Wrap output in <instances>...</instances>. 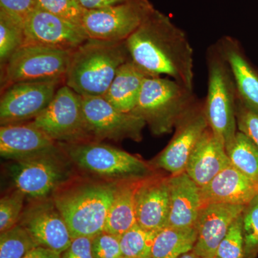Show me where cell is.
Returning a JSON list of instances; mask_svg holds the SVG:
<instances>
[{
    "instance_id": "obj_8",
    "label": "cell",
    "mask_w": 258,
    "mask_h": 258,
    "mask_svg": "<svg viewBox=\"0 0 258 258\" xmlns=\"http://www.w3.org/2000/svg\"><path fill=\"white\" fill-rule=\"evenodd\" d=\"M82 96L66 84L56 91L48 106L30 121L57 143L92 141L84 113Z\"/></svg>"
},
{
    "instance_id": "obj_38",
    "label": "cell",
    "mask_w": 258,
    "mask_h": 258,
    "mask_svg": "<svg viewBox=\"0 0 258 258\" xmlns=\"http://www.w3.org/2000/svg\"><path fill=\"white\" fill-rule=\"evenodd\" d=\"M128 1V0H79L83 9L86 10L102 9L122 4Z\"/></svg>"
},
{
    "instance_id": "obj_6",
    "label": "cell",
    "mask_w": 258,
    "mask_h": 258,
    "mask_svg": "<svg viewBox=\"0 0 258 258\" xmlns=\"http://www.w3.org/2000/svg\"><path fill=\"white\" fill-rule=\"evenodd\" d=\"M206 57L208 87L204 111L209 127L226 147L238 132L236 118L238 94L228 64L216 44L209 47Z\"/></svg>"
},
{
    "instance_id": "obj_7",
    "label": "cell",
    "mask_w": 258,
    "mask_h": 258,
    "mask_svg": "<svg viewBox=\"0 0 258 258\" xmlns=\"http://www.w3.org/2000/svg\"><path fill=\"white\" fill-rule=\"evenodd\" d=\"M72 51L25 45L2 68L5 88L17 83L64 82Z\"/></svg>"
},
{
    "instance_id": "obj_39",
    "label": "cell",
    "mask_w": 258,
    "mask_h": 258,
    "mask_svg": "<svg viewBox=\"0 0 258 258\" xmlns=\"http://www.w3.org/2000/svg\"><path fill=\"white\" fill-rule=\"evenodd\" d=\"M23 258H62V254L52 249L38 246L32 249Z\"/></svg>"
},
{
    "instance_id": "obj_40",
    "label": "cell",
    "mask_w": 258,
    "mask_h": 258,
    "mask_svg": "<svg viewBox=\"0 0 258 258\" xmlns=\"http://www.w3.org/2000/svg\"><path fill=\"white\" fill-rule=\"evenodd\" d=\"M178 258H202L200 257V256H198V254L194 252L193 251H190V252H187V253H185L182 254V255L180 256V257Z\"/></svg>"
},
{
    "instance_id": "obj_26",
    "label": "cell",
    "mask_w": 258,
    "mask_h": 258,
    "mask_svg": "<svg viewBox=\"0 0 258 258\" xmlns=\"http://www.w3.org/2000/svg\"><path fill=\"white\" fill-rule=\"evenodd\" d=\"M231 164L258 187V149L244 134L237 132L225 147Z\"/></svg>"
},
{
    "instance_id": "obj_25",
    "label": "cell",
    "mask_w": 258,
    "mask_h": 258,
    "mask_svg": "<svg viewBox=\"0 0 258 258\" xmlns=\"http://www.w3.org/2000/svg\"><path fill=\"white\" fill-rule=\"evenodd\" d=\"M197 237L198 232L195 227H166L156 235L150 258H178L193 250Z\"/></svg>"
},
{
    "instance_id": "obj_36",
    "label": "cell",
    "mask_w": 258,
    "mask_h": 258,
    "mask_svg": "<svg viewBox=\"0 0 258 258\" xmlns=\"http://www.w3.org/2000/svg\"><path fill=\"white\" fill-rule=\"evenodd\" d=\"M35 8V0H0V10L23 24Z\"/></svg>"
},
{
    "instance_id": "obj_34",
    "label": "cell",
    "mask_w": 258,
    "mask_h": 258,
    "mask_svg": "<svg viewBox=\"0 0 258 258\" xmlns=\"http://www.w3.org/2000/svg\"><path fill=\"white\" fill-rule=\"evenodd\" d=\"M237 130L248 137L258 149V108L237 99L236 106Z\"/></svg>"
},
{
    "instance_id": "obj_15",
    "label": "cell",
    "mask_w": 258,
    "mask_h": 258,
    "mask_svg": "<svg viewBox=\"0 0 258 258\" xmlns=\"http://www.w3.org/2000/svg\"><path fill=\"white\" fill-rule=\"evenodd\" d=\"M25 45L73 51L89 37L81 25L35 8L24 23Z\"/></svg>"
},
{
    "instance_id": "obj_5",
    "label": "cell",
    "mask_w": 258,
    "mask_h": 258,
    "mask_svg": "<svg viewBox=\"0 0 258 258\" xmlns=\"http://www.w3.org/2000/svg\"><path fill=\"white\" fill-rule=\"evenodd\" d=\"M197 98L194 90L161 76H147L132 113L143 118L152 133H171Z\"/></svg>"
},
{
    "instance_id": "obj_30",
    "label": "cell",
    "mask_w": 258,
    "mask_h": 258,
    "mask_svg": "<svg viewBox=\"0 0 258 258\" xmlns=\"http://www.w3.org/2000/svg\"><path fill=\"white\" fill-rule=\"evenodd\" d=\"M244 237V258H256L258 254V194L242 212Z\"/></svg>"
},
{
    "instance_id": "obj_33",
    "label": "cell",
    "mask_w": 258,
    "mask_h": 258,
    "mask_svg": "<svg viewBox=\"0 0 258 258\" xmlns=\"http://www.w3.org/2000/svg\"><path fill=\"white\" fill-rule=\"evenodd\" d=\"M216 257L219 258L244 257L242 214L232 222L228 232L219 244Z\"/></svg>"
},
{
    "instance_id": "obj_3",
    "label": "cell",
    "mask_w": 258,
    "mask_h": 258,
    "mask_svg": "<svg viewBox=\"0 0 258 258\" xmlns=\"http://www.w3.org/2000/svg\"><path fill=\"white\" fill-rule=\"evenodd\" d=\"M117 184L103 181H83L64 186L52 195L73 239L93 238L104 231L107 215Z\"/></svg>"
},
{
    "instance_id": "obj_31",
    "label": "cell",
    "mask_w": 258,
    "mask_h": 258,
    "mask_svg": "<svg viewBox=\"0 0 258 258\" xmlns=\"http://www.w3.org/2000/svg\"><path fill=\"white\" fill-rule=\"evenodd\" d=\"M26 195L15 189L0 200V232H4L18 225L24 210Z\"/></svg>"
},
{
    "instance_id": "obj_17",
    "label": "cell",
    "mask_w": 258,
    "mask_h": 258,
    "mask_svg": "<svg viewBox=\"0 0 258 258\" xmlns=\"http://www.w3.org/2000/svg\"><path fill=\"white\" fill-rule=\"evenodd\" d=\"M60 149L59 143L30 121L0 127V154L4 159L24 160Z\"/></svg>"
},
{
    "instance_id": "obj_13",
    "label": "cell",
    "mask_w": 258,
    "mask_h": 258,
    "mask_svg": "<svg viewBox=\"0 0 258 258\" xmlns=\"http://www.w3.org/2000/svg\"><path fill=\"white\" fill-rule=\"evenodd\" d=\"M62 82H22L5 88L0 101L1 125L34 120L48 106Z\"/></svg>"
},
{
    "instance_id": "obj_41",
    "label": "cell",
    "mask_w": 258,
    "mask_h": 258,
    "mask_svg": "<svg viewBox=\"0 0 258 258\" xmlns=\"http://www.w3.org/2000/svg\"><path fill=\"white\" fill-rule=\"evenodd\" d=\"M215 258H219V257H215Z\"/></svg>"
},
{
    "instance_id": "obj_11",
    "label": "cell",
    "mask_w": 258,
    "mask_h": 258,
    "mask_svg": "<svg viewBox=\"0 0 258 258\" xmlns=\"http://www.w3.org/2000/svg\"><path fill=\"white\" fill-rule=\"evenodd\" d=\"M82 98L85 119L93 141L142 140L147 125L143 118L135 113L117 109L103 96Z\"/></svg>"
},
{
    "instance_id": "obj_4",
    "label": "cell",
    "mask_w": 258,
    "mask_h": 258,
    "mask_svg": "<svg viewBox=\"0 0 258 258\" xmlns=\"http://www.w3.org/2000/svg\"><path fill=\"white\" fill-rule=\"evenodd\" d=\"M59 144L69 161L100 181L119 184L154 175L151 164L125 151L97 141Z\"/></svg>"
},
{
    "instance_id": "obj_20",
    "label": "cell",
    "mask_w": 258,
    "mask_h": 258,
    "mask_svg": "<svg viewBox=\"0 0 258 258\" xmlns=\"http://www.w3.org/2000/svg\"><path fill=\"white\" fill-rule=\"evenodd\" d=\"M257 194L258 187L232 165L200 188L202 207L212 203L245 206Z\"/></svg>"
},
{
    "instance_id": "obj_2",
    "label": "cell",
    "mask_w": 258,
    "mask_h": 258,
    "mask_svg": "<svg viewBox=\"0 0 258 258\" xmlns=\"http://www.w3.org/2000/svg\"><path fill=\"white\" fill-rule=\"evenodd\" d=\"M129 60L125 41L88 38L71 52L64 84L83 97L103 96Z\"/></svg>"
},
{
    "instance_id": "obj_27",
    "label": "cell",
    "mask_w": 258,
    "mask_h": 258,
    "mask_svg": "<svg viewBox=\"0 0 258 258\" xmlns=\"http://www.w3.org/2000/svg\"><path fill=\"white\" fill-rule=\"evenodd\" d=\"M24 24L0 10V64L3 68L10 57L25 45Z\"/></svg>"
},
{
    "instance_id": "obj_12",
    "label": "cell",
    "mask_w": 258,
    "mask_h": 258,
    "mask_svg": "<svg viewBox=\"0 0 258 258\" xmlns=\"http://www.w3.org/2000/svg\"><path fill=\"white\" fill-rule=\"evenodd\" d=\"M208 126L204 103L196 100L178 120L172 139L151 165L171 175L184 172L191 152Z\"/></svg>"
},
{
    "instance_id": "obj_21",
    "label": "cell",
    "mask_w": 258,
    "mask_h": 258,
    "mask_svg": "<svg viewBox=\"0 0 258 258\" xmlns=\"http://www.w3.org/2000/svg\"><path fill=\"white\" fill-rule=\"evenodd\" d=\"M169 214L166 227H195L202 208L200 187L186 172L169 176Z\"/></svg>"
},
{
    "instance_id": "obj_16",
    "label": "cell",
    "mask_w": 258,
    "mask_h": 258,
    "mask_svg": "<svg viewBox=\"0 0 258 258\" xmlns=\"http://www.w3.org/2000/svg\"><path fill=\"white\" fill-rule=\"evenodd\" d=\"M244 208L242 205L220 203L202 207L195 224L198 237L193 252L202 258L216 257L219 244Z\"/></svg>"
},
{
    "instance_id": "obj_37",
    "label": "cell",
    "mask_w": 258,
    "mask_h": 258,
    "mask_svg": "<svg viewBox=\"0 0 258 258\" xmlns=\"http://www.w3.org/2000/svg\"><path fill=\"white\" fill-rule=\"evenodd\" d=\"M62 258H94L92 252V238L81 237L73 239Z\"/></svg>"
},
{
    "instance_id": "obj_24",
    "label": "cell",
    "mask_w": 258,
    "mask_h": 258,
    "mask_svg": "<svg viewBox=\"0 0 258 258\" xmlns=\"http://www.w3.org/2000/svg\"><path fill=\"white\" fill-rule=\"evenodd\" d=\"M139 181L117 184L114 199L107 215L104 232L120 237L137 225L135 191Z\"/></svg>"
},
{
    "instance_id": "obj_1",
    "label": "cell",
    "mask_w": 258,
    "mask_h": 258,
    "mask_svg": "<svg viewBox=\"0 0 258 258\" xmlns=\"http://www.w3.org/2000/svg\"><path fill=\"white\" fill-rule=\"evenodd\" d=\"M131 59L149 76L166 75L194 90V50L186 33L154 10L125 40Z\"/></svg>"
},
{
    "instance_id": "obj_19",
    "label": "cell",
    "mask_w": 258,
    "mask_h": 258,
    "mask_svg": "<svg viewBox=\"0 0 258 258\" xmlns=\"http://www.w3.org/2000/svg\"><path fill=\"white\" fill-rule=\"evenodd\" d=\"M231 165L225 144L208 126L191 152L185 172L202 188Z\"/></svg>"
},
{
    "instance_id": "obj_18",
    "label": "cell",
    "mask_w": 258,
    "mask_h": 258,
    "mask_svg": "<svg viewBox=\"0 0 258 258\" xmlns=\"http://www.w3.org/2000/svg\"><path fill=\"white\" fill-rule=\"evenodd\" d=\"M169 177L152 175L137 183L135 191L137 224L148 230L167 225L169 214Z\"/></svg>"
},
{
    "instance_id": "obj_22",
    "label": "cell",
    "mask_w": 258,
    "mask_h": 258,
    "mask_svg": "<svg viewBox=\"0 0 258 258\" xmlns=\"http://www.w3.org/2000/svg\"><path fill=\"white\" fill-rule=\"evenodd\" d=\"M216 45L230 68L239 99L258 108V72L247 59L240 42L235 37L224 36Z\"/></svg>"
},
{
    "instance_id": "obj_35",
    "label": "cell",
    "mask_w": 258,
    "mask_h": 258,
    "mask_svg": "<svg viewBox=\"0 0 258 258\" xmlns=\"http://www.w3.org/2000/svg\"><path fill=\"white\" fill-rule=\"evenodd\" d=\"M94 258H122L120 237L102 232L92 238Z\"/></svg>"
},
{
    "instance_id": "obj_10",
    "label": "cell",
    "mask_w": 258,
    "mask_h": 258,
    "mask_svg": "<svg viewBox=\"0 0 258 258\" xmlns=\"http://www.w3.org/2000/svg\"><path fill=\"white\" fill-rule=\"evenodd\" d=\"M60 151L15 161L10 171L16 189L33 200L50 198L66 183L70 170Z\"/></svg>"
},
{
    "instance_id": "obj_29",
    "label": "cell",
    "mask_w": 258,
    "mask_h": 258,
    "mask_svg": "<svg viewBox=\"0 0 258 258\" xmlns=\"http://www.w3.org/2000/svg\"><path fill=\"white\" fill-rule=\"evenodd\" d=\"M38 247L35 241L20 224L0 235V258H23Z\"/></svg>"
},
{
    "instance_id": "obj_28",
    "label": "cell",
    "mask_w": 258,
    "mask_h": 258,
    "mask_svg": "<svg viewBox=\"0 0 258 258\" xmlns=\"http://www.w3.org/2000/svg\"><path fill=\"white\" fill-rule=\"evenodd\" d=\"M159 231L148 230L137 224L120 237L122 258H150Z\"/></svg>"
},
{
    "instance_id": "obj_9",
    "label": "cell",
    "mask_w": 258,
    "mask_h": 258,
    "mask_svg": "<svg viewBox=\"0 0 258 258\" xmlns=\"http://www.w3.org/2000/svg\"><path fill=\"white\" fill-rule=\"evenodd\" d=\"M154 10L149 0H128L102 9L85 10L82 27L89 38L124 42Z\"/></svg>"
},
{
    "instance_id": "obj_14",
    "label": "cell",
    "mask_w": 258,
    "mask_h": 258,
    "mask_svg": "<svg viewBox=\"0 0 258 258\" xmlns=\"http://www.w3.org/2000/svg\"><path fill=\"white\" fill-rule=\"evenodd\" d=\"M40 247L62 254L73 238L52 198L37 200L24 209L19 223Z\"/></svg>"
},
{
    "instance_id": "obj_23",
    "label": "cell",
    "mask_w": 258,
    "mask_h": 258,
    "mask_svg": "<svg viewBox=\"0 0 258 258\" xmlns=\"http://www.w3.org/2000/svg\"><path fill=\"white\" fill-rule=\"evenodd\" d=\"M147 76L131 59L120 66L103 97L117 109L132 113Z\"/></svg>"
},
{
    "instance_id": "obj_32",
    "label": "cell",
    "mask_w": 258,
    "mask_h": 258,
    "mask_svg": "<svg viewBox=\"0 0 258 258\" xmlns=\"http://www.w3.org/2000/svg\"><path fill=\"white\" fill-rule=\"evenodd\" d=\"M36 8L82 26L85 10L79 0H35Z\"/></svg>"
}]
</instances>
